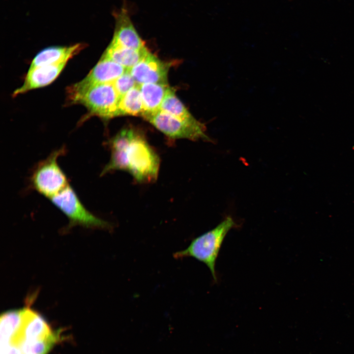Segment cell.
Returning a JSON list of instances; mask_svg holds the SVG:
<instances>
[{"instance_id": "1", "label": "cell", "mask_w": 354, "mask_h": 354, "mask_svg": "<svg viewBox=\"0 0 354 354\" xmlns=\"http://www.w3.org/2000/svg\"><path fill=\"white\" fill-rule=\"evenodd\" d=\"M110 160L100 175L122 170L130 173L140 183L155 181L160 166L159 156L144 135L137 130L125 128L108 142Z\"/></svg>"}, {"instance_id": "2", "label": "cell", "mask_w": 354, "mask_h": 354, "mask_svg": "<svg viewBox=\"0 0 354 354\" xmlns=\"http://www.w3.org/2000/svg\"><path fill=\"white\" fill-rule=\"evenodd\" d=\"M236 226L230 216H227L213 229L193 239L185 249L176 252L177 259L192 257L205 264L213 279L217 282L215 265L221 246L229 232Z\"/></svg>"}, {"instance_id": "3", "label": "cell", "mask_w": 354, "mask_h": 354, "mask_svg": "<svg viewBox=\"0 0 354 354\" xmlns=\"http://www.w3.org/2000/svg\"><path fill=\"white\" fill-rule=\"evenodd\" d=\"M71 103L82 104L91 115L104 119L119 116V97L113 83L94 85L84 88L72 85L68 90Z\"/></svg>"}, {"instance_id": "4", "label": "cell", "mask_w": 354, "mask_h": 354, "mask_svg": "<svg viewBox=\"0 0 354 354\" xmlns=\"http://www.w3.org/2000/svg\"><path fill=\"white\" fill-rule=\"evenodd\" d=\"M65 153L66 149L62 147L36 165L30 180L33 189L50 199L69 185L66 175L58 163L59 157Z\"/></svg>"}, {"instance_id": "5", "label": "cell", "mask_w": 354, "mask_h": 354, "mask_svg": "<svg viewBox=\"0 0 354 354\" xmlns=\"http://www.w3.org/2000/svg\"><path fill=\"white\" fill-rule=\"evenodd\" d=\"M49 200L68 218L67 229L76 225L89 228H111L109 222L94 215L84 206L69 185Z\"/></svg>"}, {"instance_id": "6", "label": "cell", "mask_w": 354, "mask_h": 354, "mask_svg": "<svg viewBox=\"0 0 354 354\" xmlns=\"http://www.w3.org/2000/svg\"><path fill=\"white\" fill-rule=\"evenodd\" d=\"M143 118L170 138L209 140L205 132V126L201 122L189 123L162 111Z\"/></svg>"}, {"instance_id": "7", "label": "cell", "mask_w": 354, "mask_h": 354, "mask_svg": "<svg viewBox=\"0 0 354 354\" xmlns=\"http://www.w3.org/2000/svg\"><path fill=\"white\" fill-rule=\"evenodd\" d=\"M170 64L162 61L149 51L128 70L138 85L147 83L168 84Z\"/></svg>"}, {"instance_id": "8", "label": "cell", "mask_w": 354, "mask_h": 354, "mask_svg": "<svg viewBox=\"0 0 354 354\" xmlns=\"http://www.w3.org/2000/svg\"><path fill=\"white\" fill-rule=\"evenodd\" d=\"M54 335L40 315L29 308H25L22 309L20 327L9 343L16 345L23 340L47 338Z\"/></svg>"}, {"instance_id": "9", "label": "cell", "mask_w": 354, "mask_h": 354, "mask_svg": "<svg viewBox=\"0 0 354 354\" xmlns=\"http://www.w3.org/2000/svg\"><path fill=\"white\" fill-rule=\"evenodd\" d=\"M115 28L111 42L121 46L136 50L146 48L130 19L127 9L122 7L115 12Z\"/></svg>"}, {"instance_id": "10", "label": "cell", "mask_w": 354, "mask_h": 354, "mask_svg": "<svg viewBox=\"0 0 354 354\" xmlns=\"http://www.w3.org/2000/svg\"><path fill=\"white\" fill-rule=\"evenodd\" d=\"M127 70L119 64L102 56L86 77L73 86L84 88L94 85L113 83Z\"/></svg>"}, {"instance_id": "11", "label": "cell", "mask_w": 354, "mask_h": 354, "mask_svg": "<svg viewBox=\"0 0 354 354\" xmlns=\"http://www.w3.org/2000/svg\"><path fill=\"white\" fill-rule=\"evenodd\" d=\"M66 63L63 62L30 68L23 85L14 91L13 95L16 96L48 85L59 76Z\"/></svg>"}, {"instance_id": "12", "label": "cell", "mask_w": 354, "mask_h": 354, "mask_svg": "<svg viewBox=\"0 0 354 354\" xmlns=\"http://www.w3.org/2000/svg\"><path fill=\"white\" fill-rule=\"evenodd\" d=\"M85 47V44L78 43L66 47L46 48L39 52L33 58L30 68L67 62L68 60L77 54Z\"/></svg>"}, {"instance_id": "13", "label": "cell", "mask_w": 354, "mask_h": 354, "mask_svg": "<svg viewBox=\"0 0 354 354\" xmlns=\"http://www.w3.org/2000/svg\"><path fill=\"white\" fill-rule=\"evenodd\" d=\"M139 86L144 106L142 117L160 111L162 102L171 88L168 84L147 83Z\"/></svg>"}, {"instance_id": "14", "label": "cell", "mask_w": 354, "mask_h": 354, "mask_svg": "<svg viewBox=\"0 0 354 354\" xmlns=\"http://www.w3.org/2000/svg\"><path fill=\"white\" fill-rule=\"evenodd\" d=\"M148 51L136 50L110 42L102 57L107 58L123 66L127 70L134 66Z\"/></svg>"}, {"instance_id": "15", "label": "cell", "mask_w": 354, "mask_h": 354, "mask_svg": "<svg viewBox=\"0 0 354 354\" xmlns=\"http://www.w3.org/2000/svg\"><path fill=\"white\" fill-rule=\"evenodd\" d=\"M160 111L191 124H198V121L189 112L183 104L176 96L175 91L171 88L165 97Z\"/></svg>"}, {"instance_id": "16", "label": "cell", "mask_w": 354, "mask_h": 354, "mask_svg": "<svg viewBox=\"0 0 354 354\" xmlns=\"http://www.w3.org/2000/svg\"><path fill=\"white\" fill-rule=\"evenodd\" d=\"M118 110L119 116H143L144 106L139 85L130 89L120 98Z\"/></svg>"}, {"instance_id": "17", "label": "cell", "mask_w": 354, "mask_h": 354, "mask_svg": "<svg viewBox=\"0 0 354 354\" xmlns=\"http://www.w3.org/2000/svg\"><path fill=\"white\" fill-rule=\"evenodd\" d=\"M22 309L12 310L1 314L0 318V344L9 343L20 327Z\"/></svg>"}, {"instance_id": "18", "label": "cell", "mask_w": 354, "mask_h": 354, "mask_svg": "<svg viewBox=\"0 0 354 354\" xmlns=\"http://www.w3.org/2000/svg\"><path fill=\"white\" fill-rule=\"evenodd\" d=\"M56 334L47 338L23 340L16 345L22 354H47L55 342Z\"/></svg>"}, {"instance_id": "19", "label": "cell", "mask_w": 354, "mask_h": 354, "mask_svg": "<svg viewBox=\"0 0 354 354\" xmlns=\"http://www.w3.org/2000/svg\"><path fill=\"white\" fill-rule=\"evenodd\" d=\"M113 85L119 98L138 85L128 70L119 77L113 83Z\"/></svg>"}, {"instance_id": "20", "label": "cell", "mask_w": 354, "mask_h": 354, "mask_svg": "<svg viewBox=\"0 0 354 354\" xmlns=\"http://www.w3.org/2000/svg\"><path fill=\"white\" fill-rule=\"evenodd\" d=\"M0 354H22L20 350L10 344H0Z\"/></svg>"}]
</instances>
